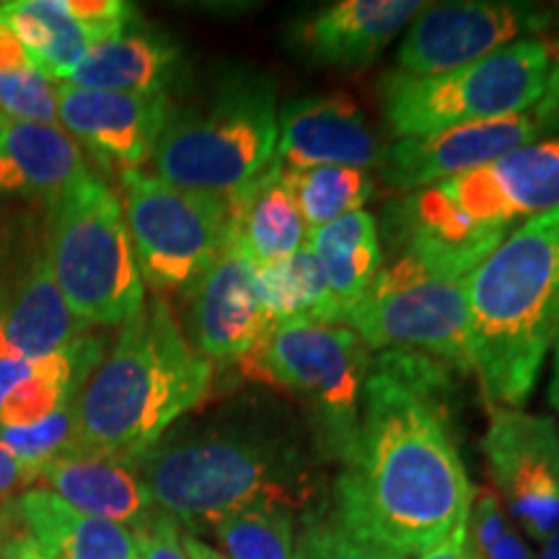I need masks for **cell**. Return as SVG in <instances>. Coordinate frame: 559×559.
<instances>
[{
    "label": "cell",
    "mask_w": 559,
    "mask_h": 559,
    "mask_svg": "<svg viewBox=\"0 0 559 559\" xmlns=\"http://www.w3.org/2000/svg\"><path fill=\"white\" fill-rule=\"evenodd\" d=\"M440 383L438 360L383 355L368 373L358 436L334 487V521L404 559L456 534L472 506V481L436 400Z\"/></svg>",
    "instance_id": "cell-1"
},
{
    "label": "cell",
    "mask_w": 559,
    "mask_h": 559,
    "mask_svg": "<svg viewBox=\"0 0 559 559\" xmlns=\"http://www.w3.org/2000/svg\"><path fill=\"white\" fill-rule=\"evenodd\" d=\"M559 207V135L523 145L492 164L412 192L389 207L400 257L466 280L521 221Z\"/></svg>",
    "instance_id": "cell-2"
},
{
    "label": "cell",
    "mask_w": 559,
    "mask_h": 559,
    "mask_svg": "<svg viewBox=\"0 0 559 559\" xmlns=\"http://www.w3.org/2000/svg\"><path fill=\"white\" fill-rule=\"evenodd\" d=\"M213 362L190 345L166 300L145 304L73 404L79 449L135 464L205 400Z\"/></svg>",
    "instance_id": "cell-3"
},
{
    "label": "cell",
    "mask_w": 559,
    "mask_h": 559,
    "mask_svg": "<svg viewBox=\"0 0 559 559\" xmlns=\"http://www.w3.org/2000/svg\"><path fill=\"white\" fill-rule=\"evenodd\" d=\"M472 370L495 407H519L559 334V207L513 230L466 277Z\"/></svg>",
    "instance_id": "cell-4"
},
{
    "label": "cell",
    "mask_w": 559,
    "mask_h": 559,
    "mask_svg": "<svg viewBox=\"0 0 559 559\" xmlns=\"http://www.w3.org/2000/svg\"><path fill=\"white\" fill-rule=\"evenodd\" d=\"M156 510L190 528L254 508L296 513L311 495L296 453L254 436H202L156 443L132 464Z\"/></svg>",
    "instance_id": "cell-5"
},
{
    "label": "cell",
    "mask_w": 559,
    "mask_h": 559,
    "mask_svg": "<svg viewBox=\"0 0 559 559\" xmlns=\"http://www.w3.org/2000/svg\"><path fill=\"white\" fill-rule=\"evenodd\" d=\"M275 83L236 70L213 94L171 109L153 151V177L230 202L277 156Z\"/></svg>",
    "instance_id": "cell-6"
},
{
    "label": "cell",
    "mask_w": 559,
    "mask_h": 559,
    "mask_svg": "<svg viewBox=\"0 0 559 559\" xmlns=\"http://www.w3.org/2000/svg\"><path fill=\"white\" fill-rule=\"evenodd\" d=\"M47 260L70 311L86 324H128L145 306V285L122 202L88 174L50 205Z\"/></svg>",
    "instance_id": "cell-7"
},
{
    "label": "cell",
    "mask_w": 559,
    "mask_h": 559,
    "mask_svg": "<svg viewBox=\"0 0 559 559\" xmlns=\"http://www.w3.org/2000/svg\"><path fill=\"white\" fill-rule=\"evenodd\" d=\"M555 68L549 41L526 37L451 73H386L379 81V99L396 135H436L528 111L547 94Z\"/></svg>",
    "instance_id": "cell-8"
},
{
    "label": "cell",
    "mask_w": 559,
    "mask_h": 559,
    "mask_svg": "<svg viewBox=\"0 0 559 559\" xmlns=\"http://www.w3.org/2000/svg\"><path fill=\"white\" fill-rule=\"evenodd\" d=\"M241 366L254 379L277 383L309 404L326 445L345 461L358 436L370 373L368 349L358 334L330 321L272 324Z\"/></svg>",
    "instance_id": "cell-9"
},
{
    "label": "cell",
    "mask_w": 559,
    "mask_h": 559,
    "mask_svg": "<svg viewBox=\"0 0 559 559\" xmlns=\"http://www.w3.org/2000/svg\"><path fill=\"white\" fill-rule=\"evenodd\" d=\"M342 324L366 347L423 353L464 373L472 370L466 280L436 275L412 257H396L381 267L362 298L345 311Z\"/></svg>",
    "instance_id": "cell-10"
},
{
    "label": "cell",
    "mask_w": 559,
    "mask_h": 559,
    "mask_svg": "<svg viewBox=\"0 0 559 559\" xmlns=\"http://www.w3.org/2000/svg\"><path fill=\"white\" fill-rule=\"evenodd\" d=\"M124 223L143 285L190 290L230 239V205L145 171L122 174Z\"/></svg>",
    "instance_id": "cell-11"
},
{
    "label": "cell",
    "mask_w": 559,
    "mask_h": 559,
    "mask_svg": "<svg viewBox=\"0 0 559 559\" xmlns=\"http://www.w3.org/2000/svg\"><path fill=\"white\" fill-rule=\"evenodd\" d=\"M559 130V68L551 73L547 94L528 111L500 120L472 122L423 138H402L386 151L383 179L394 190H428L440 181L492 164L523 145L539 143Z\"/></svg>",
    "instance_id": "cell-12"
},
{
    "label": "cell",
    "mask_w": 559,
    "mask_h": 559,
    "mask_svg": "<svg viewBox=\"0 0 559 559\" xmlns=\"http://www.w3.org/2000/svg\"><path fill=\"white\" fill-rule=\"evenodd\" d=\"M489 477L515 526L547 542L559 528V430L555 419L492 407L485 438Z\"/></svg>",
    "instance_id": "cell-13"
},
{
    "label": "cell",
    "mask_w": 559,
    "mask_h": 559,
    "mask_svg": "<svg viewBox=\"0 0 559 559\" xmlns=\"http://www.w3.org/2000/svg\"><path fill=\"white\" fill-rule=\"evenodd\" d=\"M549 16L521 3H443L423 9L404 34L396 66L407 75H440L542 32Z\"/></svg>",
    "instance_id": "cell-14"
},
{
    "label": "cell",
    "mask_w": 559,
    "mask_h": 559,
    "mask_svg": "<svg viewBox=\"0 0 559 559\" xmlns=\"http://www.w3.org/2000/svg\"><path fill=\"white\" fill-rule=\"evenodd\" d=\"M190 345L210 362L243 360L267 332L257 262L247 247L230 239L190 290Z\"/></svg>",
    "instance_id": "cell-15"
},
{
    "label": "cell",
    "mask_w": 559,
    "mask_h": 559,
    "mask_svg": "<svg viewBox=\"0 0 559 559\" xmlns=\"http://www.w3.org/2000/svg\"><path fill=\"white\" fill-rule=\"evenodd\" d=\"M169 115L166 94H115L58 83L60 128L122 174L151 160Z\"/></svg>",
    "instance_id": "cell-16"
},
{
    "label": "cell",
    "mask_w": 559,
    "mask_h": 559,
    "mask_svg": "<svg viewBox=\"0 0 559 559\" xmlns=\"http://www.w3.org/2000/svg\"><path fill=\"white\" fill-rule=\"evenodd\" d=\"M386 151L347 96H309L290 102L277 117V158L288 171L319 166L376 169Z\"/></svg>",
    "instance_id": "cell-17"
},
{
    "label": "cell",
    "mask_w": 559,
    "mask_h": 559,
    "mask_svg": "<svg viewBox=\"0 0 559 559\" xmlns=\"http://www.w3.org/2000/svg\"><path fill=\"white\" fill-rule=\"evenodd\" d=\"M86 330L62 298L47 251L0 280V360L50 358Z\"/></svg>",
    "instance_id": "cell-18"
},
{
    "label": "cell",
    "mask_w": 559,
    "mask_h": 559,
    "mask_svg": "<svg viewBox=\"0 0 559 559\" xmlns=\"http://www.w3.org/2000/svg\"><path fill=\"white\" fill-rule=\"evenodd\" d=\"M34 485L58 495L79 513L138 528L153 515V502L138 469L128 461L91 451H68L34 472Z\"/></svg>",
    "instance_id": "cell-19"
},
{
    "label": "cell",
    "mask_w": 559,
    "mask_h": 559,
    "mask_svg": "<svg viewBox=\"0 0 559 559\" xmlns=\"http://www.w3.org/2000/svg\"><path fill=\"white\" fill-rule=\"evenodd\" d=\"M104 360V342L83 334L41 360H0V428L39 423L73 407Z\"/></svg>",
    "instance_id": "cell-20"
},
{
    "label": "cell",
    "mask_w": 559,
    "mask_h": 559,
    "mask_svg": "<svg viewBox=\"0 0 559 559\" xmlns=\"http://www.w3.org/2000/svg\"><path fill=\"white\" fill-rule=\"evenodd\" d=\"M423 9L417 0H342L298 26V50L319 66L366 68Z\"/></svg>",
    "instance_id": "cell-21"
},
{
    "label": "cell",
    "mask_w": 559,
    "mask_h": 559,
    "mask_svg": "<svg viewBox=\"0 0 559 559\" xmlns=\"http://www.w3.org/2000/svg\"><path fill=\"white\" fill-rule=\"evenodd\" d=\"M88 174L81 145L60 124L0 117V192L55 205Z\"/></svg>",
    "instance_id": "cell-22"
},
{
    "label": "cell",
    "mask_w": 559,
    "mask_h": 559,
    "mask_svg": "<svg viewBox=\"0 0 559 559\" xmlns=\"http://www.w3.org/2000/svg\"><path fill=\"white\" fill-rule=\"evenodd\" d=\"M181 50L164 32L132 21L120 34L88 50L66 86L115 94H166L177 81Z\"/></svg>",
    "instance_id": "cell-23"
},
{
    "label": "cell",
    "mask_w": 559,
    "mask_h": 559,
    "mask_svg": "<svg viewBox=\"0 0 559 559\" xmlns=\"http://www.w3.org/2000/svg\"><path fill=\"white\" fill-rule=\"evenodd\" d=\"M24 534L45 559H140L135 531L79 513L41 487L16 498Z\"/></svg>",
    "instance_id": "cell-24"
},
{
    "label": "cell",
    "mask_w": 559,
    "mask_h": 559,
    "mask_svg": "<svg viewBox=\"0 0 559 559\" xmlns=\"http://www.w3.org/2000/svg\"><path fill=\"white\" fill-rule=\"evenodd\" d=\"M228 205L230 230L257 264L280 262L309 243V228L277 156Z\"/></svg>",
    "instance_id": "cell-25"
},
{
    "label": "cell",
    "mask_w": 559,
    "mask_h": 559,
    "mask_svg": "<svg viewBox=\"0 0 559 559\" xmlns=\"http://www.w3.org/2000/svg\"><path fill=\"white\" fill-rule=\"evenodd\" d=\"M0 21L21 41L29 66L58 83H66L68 75L94 47V39L70 13L66 0L0 3Z\"/></svg>",
    "instance_id": "cell-26"
},
{
    "label": "cell",
    "mask_w": 559,
    "mask_h": 559,
    "mask_svg": "<svg viewBox=\"0 0 559 559\" xmlns=\"http://www.w3.org/2000/svg\"><path fill=\"white\" fill-rule=\"evenodd\" d=\"M309 247L345 317V311L362 298V293L370 288L383 267L373 215L358 210L345 218L326 223L311 230Z\"/></svg>",
    "instance_id": "cell-27"
},
{
    "label": "cell",
    "mask_w": 559,
    "mask_h": 559,
    "mask_svg": "<svg viewBox=\"0 0 559 559\" xmlns=\"http://www.w3.org/2000/svg\"><path fill=\"white\" fill-rule=\"evenodd\" d=\"M257 288L267 326L298 319L342 324L340 304L309 243L280 262L257 264Z\"/></svg>",
    "instance_id": "cell-28"
},
{
    "label": "cell",
    "mask_w": 559,
    "mask_h": 559,
    "mask_svg": "<svg viewBox=\"0 0 559 559\" xmlns=\"http://www.w3.org/2000/svg\"><path fill=\"white\" fill-rule=\"evenodd\" d=\"M285 177L290 181L309 234L349 213H358L376 190L373 174L353 166H319L306 171L285 169Z\"/></svg>",
    "instance_id": "cell-29"
},
{
    "label": "cell",
    "mask_w": 559,
    "mask_h": 559,
    "mask_svg": "<svg viewBox=\"0 0 559 559\" xmlns=\"http://www.w3.org/2000/svg\"><path fill=\"white\" fill-rule=\"evenodd\" d=\"M210 528L228 559H304L293 536V513L285 508L241 510Z\"/></svg>",
    "instance_id": "cell-30"
},
{
    "label": "cell",
    "mask_w": 559,
    "mask_h": 559,
    "mask_svg": "<svg viewBox=\"0 0 559 559\" xmlns=\"http://www.w3.org/2000/svg\"><path fill=\"white\" fill-rule=\"evenodd\" d=\"M464 542L469 559H534L498 492L489 487L474 489Z\"/></svg>",
    "instance_id": "cell-31"
},
{
    "label": "cell",
    "mask_w": 559,
    "mask_h": 559,
    "mask_svg": "<svg viewBox=\"0 0 559 559\" xmlns=\"http://www.w3.org/2000/svg\"><path fill=\"white\" fill-rule=\"evenodd\" d=\"M0 445H3L13 459L21 461L26 469L37 472L39 466L47 464V461L79 449L75 412L73 407H68L55 412L50 417L39 419V423L21 425V428H0Z\"/></svg>",
    "instance_id": "cell-32"
},
{
    "label": "cell",
    "mask_w": 559,
    "mask_h": 559,
    "mask_svg": "<svg viewBox=\"0 0 559 559\" xmlns=\"http://www.w3.org/2000/svg\"><path fill=\"white\" fill-rule=\"evenodd\" d=\"M0 117L58 124V86L32 66L0 70Z\"/></svg>",
    "instance_id": "cell-33"
},
{
    "label": "cell",
    "mask_w": 559,
    "mask_h": 559,
    "mask_svg": "<svg viewBox=\"0 0 559 559\" xmlns=\"http://www.w3.org/2000/svg\"><path fill=\"white\" fill-rule=\"evenodd\" d=\"M304 559H404L400 555L373 547V544L358 539L349 531L340 526L337 521L332 523H311L304 536Z\"/></svg>",
    "instance_id": "cell-34"
},
{
    "label": "cell",
    "mask_w": 559,
    "mask_h": 559,
    "mask_svg": "<svg viewBox=\"0 0 559 559\" xmlns=\"http://www.w3.org/2000/svg\"><path fill=\"white\" fill-rule=\"evenodd\" d=\"M132 531H135L140 559H190L177 519L164 510H153L151 519Z\"/></svg>",
    "instance_id": "cell-35"
},
{
    "label": "cell",
    "mask_w": 559,
    "mask_h": 559,
    "mask_svg": "<svg viewBox=\"0 0 559 559\" xmlns=\"http://www.w3.org/2000/svg\"><path fill=\"white\" fill-rule=\"evenodd\" d=\"M34 485V472L26 469L21 461L11 456L9 451L0 445V500L9 498V495L19 492L21 487Z\"/></svg>",
    "instance_id": "cell-36"
},
{
    "label": "cell",
    "mask_w": 559,
    "mask_h": 559,
    "mask_svg": "<svg viewBox=\"0 0 559 559\" xmlns=\"http://www.w3.org/2000/svg\"><path fill=\"white\" fill-rule=\"evenodd\" d=\"M417 559H469L466 555V542H464V526H461L456 534H451L443 544H438L436 549L425 551Z\"/></svg>",
    "instance_id": "cell-37"
},
{
    "label": "cell",
    "mask_w": 559,
    "mask_h": 559,
    "mask_svg": "<svg viewBox=\"0 0 559 559\" xmlns=\"http://www.w3.org/2000/svg\"><path fill=\"white\" fill-rule=\"evenodd\" d=\"M21 534H24V523H21L16 500H11L0 506V549H3L5 542Z\"/></svg>",
    "instance_id": "cell-38"
},
{
    "label": "cell",
    "mask_w": 559,
    "mask_h": 559,
    "mask_svg": "<svg viewBox=\"0 0 559 559\" xmlns=\"http://www.w3.org/2000/svg\"><path fill=\"white\" fill-rule=\"evenodd\" d=\"M185 547H187V555H190V559H228L223 551L213 549L210 544H205L202 539H198V536L192 534H185Z\"/></svg>",
    "instance_id": "cell-39"
},
{
    "label": "cell",
    "mask_w": 559,
    "mask_h": 559,
    "mask_svg": "<svg viewBox=\"0 0 559 559\" xmlns=\"http://www.w3.org/2000/svg\"><path fill=\"white\" fill-rule=\"evenodd\" d=\"M555 358H551V383H549V400H551V407L557 409L559 415V334L555 340Z\"/></svg>",
    "instance_id": "cell-40"
},
{
    "label": "cell",
    "mask_w": 559,
    "mask_h": 559,
    "mask_svg": "<svg viewBox=\"0 0 559 559\" xmlns=\"http://www.w3.org/2000/svg\"><path fill=\"white\" fill-rule=\"evenodd\" d=\"M542 559H559V528L555 531V534L549 536L547 542H544Z\"/></svg>",
    "instance_id": "cell-41"
},
{
    "label": "cell",
    "mask_w": 559,
    "mask_h": 559,
    "mask_svg": "<svg viewBox=\"0 0 559 559\" xmlns=\"http://www.w3.org/2000/svg\"><path fill=\"white\" fill-rule=\"evenodd\" d=\"M557 68H559V45H557Z\"/></svg>",
    "instance_id": "cell-42"
}]
</instances>
